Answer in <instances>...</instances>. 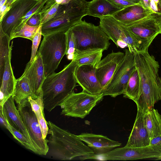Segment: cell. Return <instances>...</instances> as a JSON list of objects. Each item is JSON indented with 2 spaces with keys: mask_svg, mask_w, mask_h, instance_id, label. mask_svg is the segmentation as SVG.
Masks as SVG:
<instances>
[{
  "mask_svg": "<svg viewBox=\"0 0 161 161\" xmlns=\"http://www.w3.org/2000/svg\"><path fill=\"white\" fill-rule=\"evenodd\" d=\"M100 19L99 26L118 47L122 48L128 47L133 52L142 51L138 41L126 27L112 16H105Z\"/></svg>",
  "mask_w": 161,
  "mask_h": 161,
  "instance_id": "ba28073f",
  "label": "cell"
},
{
  "mask_svg": "<svg viewBox=\"0 0 161 161\" xmlns=\"http://www.w3.org/2000/svg\"><path fill=\"white\" fill-rule=\"evenodd\" d=\"M77 136L86 143L96 155L106 153L121 145V143L101 135L84 133Z\"/></svg>",
  "mask_w": 161,
  "mask_h": 161,
  "instance_id": "2e32d148",
  "label": "cell"
},
{
  "mask_svg": "<svg viewBox=\"0 0 161 161\" xmlns=\"http://www.w3.org/2000/svg\"><path fill=\"white\" fill-rule=\"evenodd\" d=\"M31 108L35 113L40 126L43 137L46 139L47 134L49 133V129L45 119L44 114V104L42 98V91L38 98H32L31 97L28 98Z\"/></svg>",
  "mask_w": 161,
  "mask_h": 161,
  "instance_id": "603a6c76",
  "label": "cell"
},
{
  "mask_svg": "<svg viewBox=\"0 0 161 161\" xmlns=\"http://www.w3.org/2000/svg\"><path fill=\"white\" fill-rule=\"evenodd\" d=\"M51 135L47 140V154L61 160L96 159L94 151L87 146L77 135L62 129L51 122H47Z\"/></svg>",
  "mask_w": 161,
  "mask_h": 161,
  "instance_id": "7a4b0ae2",
  "label": "cell"
},
{
  "mask_svg": "<svg viewBox=\"0 0 161 161\" xmlns=\"http://www.w3.org/2000/svg\"><path fill=\"white\" fill-rule=\"evenodd\" d=\"M22 75L26 78L33 92L39 97L46 77L42 58L38 52L32 63H27Z\"/></svg>",
  "mask_w": 161,
  "mask_h": 161,
  "instance_id": "9a60e30c",
  "label": "cell"
},
{
  "mask_svg": "<svg viewBox=\"0 0 161 161\" xmlns=\"http://www.w3.org/2000/svg\"><path fill=\"white\" fill-rule=\"evenodd\" d=\"M153 13L144 8L140 3L119 10L112 16L125 26Z\"/></svg>",
  "mask_w": 161,
  "mask_h": 161,
  "instance_id": "d6986e66",
  "label": "cell"
},
{
  "mask_svg": "<svg viewBox=\"0 0 161 161\" xmlns=\"http://www.w3.org/2000/svg\"><path fill=\"white\" fill-rule=\"evenodd\" d=\"M124 59L111 79L103 90L104 96L115 97L123 94L130 76L136 68L134 52L125 49Z\"/></svg>",
  "mask_w": 161,
  "mask_h": 161,
  "instance_id": "30bf717a",
  "label": "cell"
},
{
  "mask_svg": "<svg viewBox=\"0 0 161 161\" xmlns=\"http://www.w3.org/2000/svg\"><path fill=\"white\" fill-rule=\"evenodd\" d=\"M0 121L1 125L6 128L8 130V123L1 109H0Z\"/></svg>",
  "mask_w": 161,
  "mask_h": 161,
  "instance_id": "f35d334b",
  "label": "cell"
},
{
  "mask_svg": "<svg viewBox=\"0 0 161 161\" xmlns=\"http://www.w3.org/2000/svg\"><path fill=\"white\" fill-rule=\"evenodd\" d=\"M119 10L107 0H92L88 2L87 15L99 19L112 15Z\"/></svg>",
  "mask_w": 161,
  "mask_h": 161,
  "instance_id": "44dd1931",
  "label": "cell"
},
{
  "mask_svg": "<svg viewBox=\"0 0 161 161\" xmlns=\"http://www.w3.org/2000/svg\"><path fill=\"white\" fill-rule=\"evenodd\" d=\"M140 90V78L137 71L136 68L129 80L123 93V96L132 100L136 103L138 98Z\"/></svg>",
  "mask_w": 161,
  "mask_h": 161,
  "instance_id": "4316f807",
  "label": "cell"
},
{
  "mask_svg": "<svg viewBox=\"0 0 161 161\" xmlns=\"http://www.w3.org/2000/svg\"><path fill=\"white\" fill-rule=\"evenodd\" d=\"M10 8V5H9L6 3L0 7V21H1L3 18V17L9 10Z\"/></svg>",
  "mask_w": 161,
  "mask_h": 161,
  "instance_id": "8d00e7d4",
  "label": "cell"
},
{
  "mask_svg": "<svg viewBox=\"0 0 161 161\" xmlns=\"http://www.w3.org/2000/svg\"><path fill=\"white\" fill-rule=\"evenodd\" d=\"M136 68L139 75L140 90L135 103L137 111L144 114L153 108L155 103L161 100V77L159 74V65L148 50L134 51Z\"/></svg>",
  "mask_w": 161,
  "mask_h": 161,
  "instance_id": "6da1fadb",
  "label": "cell"
},
{
  "mask_svg": "<svg viewBox=\"0 0 161 161\" xmlns=\"http://www.w3.org/2000/svg\"><path fill=\"white\" fill-rule=\"evenodd\" d=\"M107 0L119 10L140 3V0Z\"/></svg>",
  "mask_w": 161,
  "mask_h": 161,
  "instance_id": "e575fe53",
  "label": "cell"
},
{
  "mask_svg": "<svg viewBox=\"0 0 161 161\" xmlns=\"http://www.w3.org/2000/svg\"><path fill=\"white\" fill-rule=\"evenodd\" d=\"M125 57L124 53L113 52L101 60L96 66V75L103 89L123 62Z\"/></svg>",
  "mask_w": 161,
  "mask_h": 161,
  "instance_id": "4fadbf2b",
  "label": "cell"
},
{
  "mask_svg": "<svg viewBox=\"0 0 161 161\" xmlns=\"http://www.w3.org/2000/svg\"><path fill=\"white\" fill-rule=\"evenodd\" d=\"M150 145L161 146V135L157 136L151 139Z\"/></svg>",
  "mask_w": 161,
  "mask_h": 161,
  "instance_id": "74e56055",
  "label": "cell"
},
{
  "mask_svg": "<svg viewBox=\"0 0 161 161\" xmlns=\"http://www.w3.org/2000/svg\"><path fill=\"white\" fill-rule=\"evenodd\" d=\"M59 4L55 0H47L39 13L41 15V24L48 22L54 17Z\"/></svg>",
  "mask_w": 161,
  "mask_h": 161,
  "instance_id": "83f0119b",
  "label": "cell"
},
{
  "mask_svg": "<svg viewBox=\"0 0 161 161\" xmlns=\"http://www.w3.org/2000/svg\"><path fill=\"white\" fill-rule=\"evenodd\" d=\"M67 38V47L66 53L67 58L73 60L75 58L76 49V39L75 34L70 29L66 32Z\"/></svg>",
  "mask_w": 161,
  "mask_h": 161,
  "instance_id": "f546056e",
  "label": "cell"
},
{
  "mask_svg": "<svg viewBox=\"0 0 161 161\" xmlns=\"http://www.w3.org/2000/svg\"><path fill=\"white\" fill-rule=\"evenodd\" d=\"M161 28V27H160Z\"/></svg>",
  "mask_w": 161,
  "mask_h": 161,
  "instance_id": "ee69618b",
  "label": "cell"
},
{
  "mask_svg": "<svg viewBox=\"0 0 161 161\" xmlns=\"http://www.w3.org/2000/svg\"><path fill=\"white\" fill-rule=\"evenodd\" d=\"M156 19L158 25L161 27V15L157 14Z\"/></svg>",
  "mask_w": 161,
  "mask_h": 161,
  "instance_id": "ab89813d",
  "label": "cell"
},
{
  "mask_svg": "<svg viewBox=\"0 0 161 161\" xmlns=\"http://www.w3.org/2000/svg\"><path fill=\"white\" fill-rule=\"evenodd\" d=\"M8 130L12 134L14 137L26 148L31 150L36 153V151L34 148L24 135L8 124Z\"/></svg>",
  "mask_w": 161,
  "mask_h": 161,
  "instance_id": "4dcf8cb0",
  "label": "cell"
},
{
  "mask_svg": "<svg viewBox=\"0 0 161 161\" xmlns=\"http://www.w3.org/2000/svg\"><path fill=\"white\" fill-rule=\"evenodd\" d=\"M11 40L0 27V80H2L7 58L12 52L13 42L10 46Z\"/></svg>",
  "mask_w": 161,
  "mask_h": 161,
  "instance_id": "484cf974",
  "label": "cell"
},
{
  "mask_svg": "<svg viewBox=\"0 0 161 161\" xmlns=\"http://www.w3.org/2000/svg\"><path fill=\"white\" fill-rule=\"evenodd\" d=\"M156 14L152 13L125 26L138 41L142 51L148 50L154 38L161 34V28L157 23Z\"/></svg>",
  "mask_w": 161,
  "mask_h": 161,
  "instance_id": "8fae6325",
  "label": "cell"
},
{
  "mask_svg": "<svg viewBox=\"0 0 161 161\" xmlns=\"http://www.w3.org/2000/svg\"><path fill=\"white\" fill-rule=\"evenodd\" d=\"M47 0H40L34 7L26 13L21 19L20 24L17 28V32L19 31L22 28L26 23L28 20L33 15L36 13H40Z\"/></svg>",
  "mask_w": 161,
  "mask_h": 161,
  "instance_id": "1f68e13d",
  "label": "cell"
},
{
  "mask_svg": "<svg viewBox=\"0 0 161 161\" xmlns=\"http://www.w3.org/2000/svg\"><path fill=\"white\" fill-rule=\"evenodd\" d=\"M11 54L12 52L6 60L2 79L0 81V106L2 107L8 98L13 95L16 81L11 65Z\"/></svg>",
  "mask_w": 161,
  "mask_h": 161,
  "instance_id": "ffe728a7",
  "label": "cell"
},
{
  "mask_svg": "<svg viewBox=\"0 0 161 161\" xmlns=\"http://www.w3.org/2000/svg\"><path fill=\"white\" fill-rule=\"evenodd\" d=\"M7 0H0V7L3 6L6 3Z\"/></svg>",
  "mask_w": 161,
  "mask_h": 161,
  "instance_id": "b9f144b4",
  "label": "cell"
},
{
  "mask_svg": "<svg viewBox=\"0 0 161 161\" xmlns=\"http://www.w3.org/2000/svg\"><path fill=\"white\" fill-rule=\"evenodd\" d=\"M71 29L76 39L75 57L91 50H107L110 45L109 38L99 25L81 20Z\"/></svg>",
  "mask_w": 161,
  "mask_h": 161,
  "instance_id": "5b68a950",
  "label": "cell"
},
{
  "mask_svg": "<svg viewBox=\"0 0 161 161\" xmlns=\"http://www.w3.org/2000/svg\"><path fill=\"white\" fill-rule=\"evenodd\" d=\"M140 3L146 9L161 15V0H140Z\"/></svg>",
  "mask_w": 161,
  "mask_h": 161,
  "instance_id": "d6a6232c",
  "label": "cell"
},
{
  "mask_svg": "<svg viewBox=\"0 0 161 161\" xmlns=\"http://www.w3.org/2000/svg\"><path fill=\"white\" fill-rule=\"evenodd\" d=\"M67 47L66 33L59 32L43 36L38 52L42 58L46 77L55 72L66 54Z\"/></svg>",
  "mask_w": 161,
  "mask_h": 161,
  "instance_id": "8992f818",
  "label": "cell"
},
{
  "mask_svg": "<svg viewBox=\"0 0 161 161\" xmlns=\"http://www.w3.org/2000/svg\"><path fill=\"white\" fill-rule=\"evenodd\" d=\"M39 26H31L25 23L19 31L14 34L10 38V40H11L17 37H22L32 41Z\"/></svg>",
  "mask_w": 161,
  "mask_h": 161,
  "instance_id": "f1b7e54d",
  "label": "cell"
},
{
  "mask_svg": "<svg viewBox=\"0 0 161 161\" xmlns=\"http://www.w3.org/2000/svg\"><path fill=\"white\" fill-rule=\"evenodd\" d=\"M14 101L13 96H11L5 103L3 107L0 106V109L2 110L8 123L24 134L31 142L29 135Z\"/></svg>",
  "mask_w": 161,
  "mask_h": 161,
  "instance_id": "ac0fdd59",
  "label": "cell"
},
{
  "mask_svg": "<svg viewBox=\"0 0 161 161\" xmlns=\"http://www.w3.org/2000/svg\"><path fill=\"white\" fill-rule=\"evenodd\" d=\"M75 76L77 83L83 91L92 95L102 93L103 89L97 77L95 66L91 64L77 66Z\"/></svg>",
  "mask_w": 161,
  "mask_h": 161,
  "instance_id": "5bb4252c",
  "label": "cell"
},
{
  "mask_svg": "<svg viewBox=\"0 0 161 161\" xmlns=\"http://www.w3.org/2000/svg\"><path fill=\"white\" fill-rule=\"evenodd\" d=\"M13 96L16 103L19 104L22 101L31 97L34 99L39 97L32 92L26 78L21 75L16 79Z\"/></svg>",
  "mask_w": 161,
  "mask_h": 161,
  "instance_id": "cb8c5ba5",
  "label": "cell"
},
{
  "mask_svg": "<svg viewBox=\"0 0 161 161\" xmlns=\"http://www.w3.org/2000/svg\"><path fill=\"white\" fill-rule=\"evenodd\" d=\"M143 120L151 138L161 135V115L153 108L143 114Z\"/></svg>",
  "mask_w": 161,
  "mask_h": 161,
  "instance_id": "7402d4cb",
  "label": "cell"
},
{
  "mask_svg": "<svg viewBox=\"0 0 161 161\" xmlns=\"http://www.w3.org/2000/svg\"><path fill=\"white\" fill-rule=\"evenodd\" d=\"M87 3L86 0H70L67 3L59 4L54 17L42 25V35L66 33L87 15Z\"/></svg>",
  "mask_w": 161,
  "mask_h": 161,
  "instance_id": "277c9868",
  "label": "cell"
},
{
  "mask_svg": "<svg viewBox=\"0 0 161 161\" xmlns=\"http://www.w3.org/2000/svg\"><path fill=\"white\" fill-rule=\"evenodd\" d=\"M40 0H17L0 21V27L10 38L17 32L21 19Z\"/></svg>",
  "mask_w": 161,
  "mask_h": 161,
  "instance_id": "7c38bea8",
  "label": "cell"
},
{
  "mask_svg": "<svg viewBox=\"0 0 161 161\" xmlns=\"http://www.w3.org/2000/svg\"><path fill=\"white\" fill-rule=\"evenodd\" d=\"M17 0H7L6 3L10 5L14 2Z\"/></svg>",
  "mask_w": 161,
  "mask_h": 161,
  "instance_id": "60d3db41",
  "label": "cell"
},
{
  "mask_svg": "<svg viewBox=\"0 0 161 161\" xmlns=\"http://www.w3.org/2000/svg\"><path fill=\"white\" fill-rule=\"evenodd\" d=\"M41 15L39 13H38L33 15L28 20L26 23L31 26H38L41 24Z\"/></svg>",
  "mask_w": 161,
  "mask_h": 161,
  "instance_id": "d590c367",
  "label": "cell"
},
{
  "mask_svg": "<svg viewBox=\"0 0 161 161\" xmlns=\"http://www.w3.org/2000/svg\"><path fill=\"white\" fill-rule=\"evenodd\" d=\"M42 24H41L32 41L31 55L30 60L29 62L30 63H32L33 61L37 52L38 48L40 42L42 35Z\"/></svg>",
  "mask_w": 161,
  "mask_h": 161,
  "instance_id": "836d02e7",
  "label": "cell"
},
{
  "mask_svg": "<svg viewBox=\"0 0 161 161\" xmlns=\"http://www.w3.org/2000/svg\"><path fill=\"white\" fill-rule=\"evenodd\" d=\"M143 120V113L137 111L136 119L126 145L130 147L150 145L151 141Z\"/></svg>",
  "mask_w": 161,
  "mask_h": 161,
  "instance_id": "e0dca14e",
  "label": "cell"
},
{
  "mask_svg": "<svg viewBox=\"0 0 161 161\" xmlns=\"http://www.w3.org/2000/svg\"><path fill=\"white\" fill-rule=\"evenodd\" d=\"M104 96L103 93L92 95L84 91L77 93L73 91L59 105L62 109L61 114L83 119Z\"/></svg>",
  "mask_w": 161,
  "mask_h": 161,
  "instance_id": "52a82bcc",
  "label": "cell"
},
{
  "mask_svg": "<svg viewBox=\"0 0 161 161\" xmlns=\"http://www.w3.org/2000/svg\"><path fill=\"white\" fill-rule=\"evenodd\" d=\"M18 109L29 135L31 143L36 150V153L46 155L48 151L47 140L43 138L37 119L28 99L24 100L18 104Z\"/></svg>",
  "mask_w": 161,
  "mask_h": 161,
  "instance_id": "9c48e42d",
  "label": "cell"
},
{
  "mask_svg": "<svg viewBox=\"0 0 161 161\" xmlns=\"http://www.w3.org/2000/svg\"><path fill=\"white\" fill-rule=\"evenodd\" d=\"M78 65L74 60L60 72L46 77L42 91L44 109L51 112L74 91L77 83L75 73Z\"/></svg>",
  "mask_w": 161,
  "mask_h": 161,
  "instance_id": "3957f363",
  "label": "cell"
},
{
  "mask_svg": "<svg viewBox=\"0 0 161 161\" xmlns=\"http://www.w3.org/2000/svg\"><path fill=\"white\" fill-rule=\"evenodd\" d=\"M56 2L59 4H61L64 0H55Z\"/></svg>",
  "mask_w": 161,
  "mask_h": 161,
  "instance_id": "7bdbcfd3",
  "label": "cell"
},
{
  "mask_svg": "<svg viewBox=\"0 0 161 161\" xmlns=\"http://www.w3.org/2000/svg\"><path fill=\"white\" fill-rule=\"evenodd\" d=\"M103 50H92L83 52L77 54L74 60L78 66L91 64L96 67L101 60Z\"/></svg>",
  "mask_w": 161,
  "mask_h": 161,
  "instance_id": "d4e9b609",
  "label": "cell"
}]
</instances>
